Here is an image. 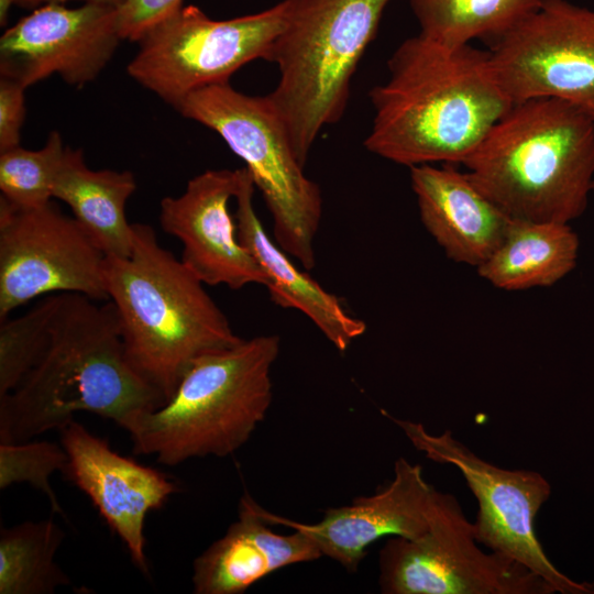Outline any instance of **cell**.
Listing matches in <instances>:
<instances>
[{"mask_svg":"<svg viewBox=\"0 0 594 594\" xmlns=\"http://www.w3.org/2000/svg\"><path fill=\"white\" fill-rule=\"evenodd\" d=\"M387 68V80L369 94L374 117L364 145L396 164H462L514 103L487 51L470 44L418 34L394 51Z\"/></svg>","mask_w":594,"mask_h":594,"instance_id":"cell-1","label":"cell"},{"mask_svg":"<svg viewBox=\"0 0 594 594\" xmlns=\"http://www.w3.org/2000/svg\"><path fill=\"white\" fill-rule=\"evenodd\" d=\"M163 404L128 361L114 305L62 293L44 353L15 389L0 396V443L59 430L79 411L125 429Z\"/></svg>","mask_w":594,"mask_h":594,"instance_id":"cell-2","label":"cell"},{"mask_svg":"<svg viewBox=\"0 0 594 594\" xmlns=\"http://www.w3.org/2000/svg\"><path fill=\"white\" fill-rule=\"evenodd\" d=\"M132 227L131 253L106 256L103 280L129 363L166 403L197 359L242 339L206 284L160 244L154 229Z\"/></svg>","mask_w":594,"mask_h":594,"instance_id":"cell-3","label":"cell"},{"mask_svg":"<svg viewBox=\"0 0 594 594\" xmlns=\"http://www.w3.org/2000/svg\"><path fill=\"white\" fill-rule=\"evenodd\" d=\"M462 164L514 219L570 223L594 182V119L554 98L515 102Z\"/></svg>","mask_w":594,"mask_h":594,"instance_id":"cell-4","label":"cell"},{"mask_svg":"<svg viewBox=\"0 0 594 594\" xmlns=\"http://www.w3.org/2000/svg\"><path fill=\"white\" fill-rule=\"evenodd\" d=\"M279 349L278 336L264 334L197 359L166 403L127 426L133 452L172 466L235 452L271 407Z\"/></svg>","mask_w":594,"mask_h":594,"instance_id":"cell-5","label":"cell"},{"mask_svg":"<svg viewBox=\"0 0 594 594\" xmlns=\"http://www.w3.org/2000/svg\"><path fill=\"white\" fill-rule=\"evenodd\" d=\"M391 0H289L287 23L267 62L279 79L267 95L298 160L346 108L352 77Z\"/></svg>","mask_w":594,"mask_h":594,"instance_id":"cell-6","label":"cell"},{"mask_svg":"<svg viewBox=\"0 0 594 594\" xmlns=\"http://www.w3.org/2000/svg\"><path fill=\"white\" fill-rule=\"evenodd\" d=\"M174 108L217 132L245 163L272 215L275 242L306 271L312 270L321 191L306 176L267 95L249 96L223 82L188 94Z\"/></svg>","mask_w":594,"mask_h":594,"instance_id":"cell-7","label":"cell"},{"mask_svg":"<svg viewBox=\"0 0 594 594\" xmlns=\"http://www.w3.org/2000/svg\"><path fill=\"white\" fill-rule=\"evenodd\" d=\"M289 9L283 0L257 13L213 20L195 6L183 7L138 42L128 74L175 107L195 90L229 82L248 63L267 61Z\"/></svg>","mask_w":594,"mask_h":594,"instance_id":"cell-8","label":"cell"},{"mask_svg":"<svg viewBox=\"0 0 594 594\" xmlns=\"http://www.w3.org/2000/svg\"><path fill=\"white\" fill-rule=\"evenodd\" d=\"M388 417L428 459L460 471L479 504L473 530L480 544L528 566L556 593L594 594V582H578L561 572L538 539L536 518L551 495L543 475L497 466L472 452L450 430L433 435L420 422Z\"/></svg>","mask_w":594,"mask_h":594,"instance_id":"cell-9","label":"cell"},{"mask_svg":"<svg viewBox=\"0 0 594 594\" xmlns=\"http://www.w3.org/2000/svg\"><path fill=\"white\" fill-rule=\"evenodd\" d=\"M474 537L473 522L446 493L431 527L413 539L389 537L380 551L384 594H554L522 563L490 550Z\"/></svg>","mask_w":594,"mask_h":594,"instance_id":"cell-10","label":"cell"},{"mask_svg":"<svg viewBox=\"0 0 594 594\" xmlns=\"http://www.w3.org/2000/svg\"><path fill=\"white\" fill-rule=\"evenodd\" d=\"M487 54L498 85L514 103L554 98L594 119V9L542 0L492 41Z\"/></svg>","mask_w":594,"mask_h":594,"instance_id":"cell-11","label":"cell"},{"mask_svg":"<svg viewBox=\"0 0 594 594\" xmlns=\"http://www.w3.org/2000/svg\"><path fill=\"white\" fill-rule=\"evenodd\" d=\"M105 258L78 221L53 200L21 208L0 198V320L52 294L108 300Z\"/></svg>","mask_w":594,"mask_h":594,"instance_id":"cell-12","label":"cell"},{"mask_svg":"<svg viewBox=\"0 0 594 594\" xmlns=\"http://www.w3.org/2000/svg\"><path fill=\"white\" fill-rule=\"evenodd\" d=\"M121 41L118 7L41 6L0 37V75L25 88L52 75L80 87L101 73Z\"/></svg>","mask_w":594,"mask_h":594,"instance_id":"cell-13","label":"cell"},{"mask_svg":"<svg viewBox=\"0 0 594 594\" xmlns=\"http://www.w3.org/2000/svg\"><path fill=\"white\" fill-rule=\"evenodd\" d=\"M446 493L424 476L422 468L405 458L396 460L394 479L380 492L354 499L350 505L329 508L314 524L257 509L270 525H282L306 534L326 556L349 572H355L366 549L384 537L417 538L432 525Z\"/></svg>","mask_w":594,"mask_h":594,"instance_id":"cell-14","label":"cell"},{"mask_svg":"<svg viewBox=\"0 0 594 594\" xmlns=\"http://www.w3.org/2000/svg\"><path fill=\"white\" fill-rule=\"evenodd\" d=\"M239 180L240 168L205 170L188 180L183 194L161 200L158 218L162 230L183 244L180 260L204 284L234 290L266 285L229 211Z\"/></svg>","mask_w":594,"mask_h":594,"instance_id":"cell-15","label":"cell"},{"mask_svg":"<svg viewBox=\"0 0 594 594\" xmlns=\"http://www.w3.org/2000/svg\"><path fill=\"white\" fill-rule=\"evenodd\" d=\"M59 431L67 454L66 477L91 499L124 542L136 568L148 574L145 518L160 509L177 486L160 471L117 453L74 419Z\"/></svg>","mask_w":594,"mask_h":594,"instance_id":"cell-16","label":"cell"},{"mask_svg":"<svg viewBox=\"0 0 594 594\" xmlns=\"http://www.w3.org/2000/svg\"><path fill=\"white\" fill-rule=\"evenodd\" d=\"M409 169L426 230L450 260L477 268L499 245L512 218L454 164Z\"/></svg>","mask_w":594,"mask_h":594,"instance_id":"cell-17","label":"cell"},{"mask_svg":"<svg viewBox=\"0 0 594 594\" xmlns=\"http://www.w3.org/2000/svg\"><path fill=\"white\" fill-rule=\"evenodd\" d=\"M245 493L238 519L194 561L196 594H240L268 574L288 565L315 561L321 552L302 531H273Z\"/></svg>","mask_w":594,"mask_h":594,"instance_id":"cell-18","label":"cell"},{"mask_svg":"<svg viewBox=\"0 0 594 594\" xmlns=\"http://www.w3.org/2000/svg\"><path fill=\"white\" fill-rule=\"evenodd\" d=\"M254 190L250 172L246 167L240 168L234 197L238 237L265 273V287L272 301L306 315L337 350L344 352L364 333L365 322L350 315L341 300L307 272L298 270L288 254L267 235L253 206Z\"/></svg>","mask_w":594,"mask_h":594,"instance_id":"cell-19","label":"cell"},{"mask_svg":"<svg viewBox=\"0 0 594 594\" xmlns=\"http://www.w3.org/2000/svg\"><path fill=\"white\" fill-rule=\"evenodd\" d=\"M136 190L130 170L90 169L81 150L65 147L53 183V199H59L106 256L131 253L133 227L125 205Z\"/></svg>","mask_w":594,"mask_h":594,"instance_id":"cell-20","label":"cell"},{"mask_svg":"<svg viewBox=\"0 0 594 594\" xmlns=\"http://www.w3.org/2000/svg\"><path fill=\"white\" fill-rule=\"evenodd\" d=\"M579 249L569 223L512 218L499 245L476 270L503 290L549 287L575 268Z\"/></svg>","mask_w":594,"mask_h":594,"instance_id":"cell-21","label":"cell"},{"mask_svg":"<svg viewBox=\"0 0 594 594\" xmlns=\"http://www.w3.org/2000/svg\"><path fill=\"white\" fill-rule=\"evenodd\" d=\"M420 35L446 46L502 36L542 0H407Z\"/></svg>","mask_w":594,"mask_h":594,"instance_id":"cell-22","label":"cell"},{"mask_svg":"<svg viewBox=\"0 0 594 594\" xmlns=\"http://www.w3.org/2000/svg\"><path fill=\"white\" fill-rule=\"evenodd\" d=\"M65 538L52 518L0 530V594H52L69 584L55 562Z\"/></svg>","mask_w":594,"mask_h":594,"instance_id":"cell-23","label":"cell"},{"mask_svg":"<svg viewBox=\"0 0 594 594\" xmlns=\"http://www.w3.org/2000/svg\"><path fill=\"white\" fill-rule=\"evenodd\" d=\"M61 297L44 296L23 315L0 320V396L15 389L41 359Z\"/></svg>","mask_w":594,"mask_h":594,"instance_id":"cell-24","label":"cell"},{"mask_svg":"<svg viewBox=\"0 0 594 594\" xmlns=\"http://www.w3.org/2000/svg\"><path fill=\"white\" fill-rule=\"evenodd\" d=\"M66 145L53 131L40 150L21 145L0 152L1 198L13 206L32 208L53 200V183Z\"/></svg>","mask_w":594,"mask_h":594,"instance_id":"cell-25","label":"cell"},{"mask_svg":"<svg viewBox=\"0 0 594 594\" xmlns=\"http://www.w3.org/2000/svg\"><path fill=\"white\" fill-rule=\"evenodd\" d=\"M66 463L65 449L54 442L0 443V488L26 482L47 496L54 512L64 515L50 477L57 470L64 471Z\"/></svg>","mask_w":594,"mask_h":594,"instance_id":"cell-26","label":"cell"},{"mask_svg":"<svg viewBox=\"0 0 594 594\" xmlns=\"http://www.w3.org/2000/svg\"><path fill=\"white\" fill-rule=\"evenodd\" d=\"M184 0H125L118 7L120 36L139 42L151 29L183 8Z\"/></svg>","mask_w":594,"mask_h":594,"instance_id":"cell-27","label":"cell"},{"mask_svg":"<svg viewBox=\"0 0 594 594\" xmlns=\"http://www.w3.org/2000/svg\"><path fill=\"white\" fill-rule=\"evenodd\" d=\"M20 82L0 76V152L20 145L25 118V98Z\"/></svg>","mask_w":594,"mask_h":594,"instance_id":"cell-28","label":"cell"},{"mask_svg":"<svg viewBox=\"0 0 594 594\" xmlns=\"http://www.w3.org/2000/svg\"><path fill=\"white\" fill-rule=\"evenodd\" d=\"M69 1H81L84 3H103L120 7L125 0H18V4L24 8H37L45 4H65Z\"/></svg>","mask_w":594,"mask_h":594,"instance_id":"cell-29","label":"cell"},{"mask_svg":"<svg viewBox=\"0 0 594 594\" xmlns=\"http://www.w3.org/2000/svg\"><path fill=\"white\" fill-rule=\"evenodd\" d=\"M18 4V0H0V24H7L8 15L12 6Z\"/></svg>","mask_w":594,"mask_h":594,"instance_id":"cell-30","label":"cell"},{"mask_svg":"<svg viewBox=\"0 0 594 594\" xmlns=\"http://www.w3.org/2000/svg\"><path fill=\"white\" fill-rule=\"evenodd\" d=\"M592 193L594 194V182H593V191Z\"/></svg>","mask_w":594,"mask_h":594,"instance_id":"cell-31","label":"cell"}]
</instances>
